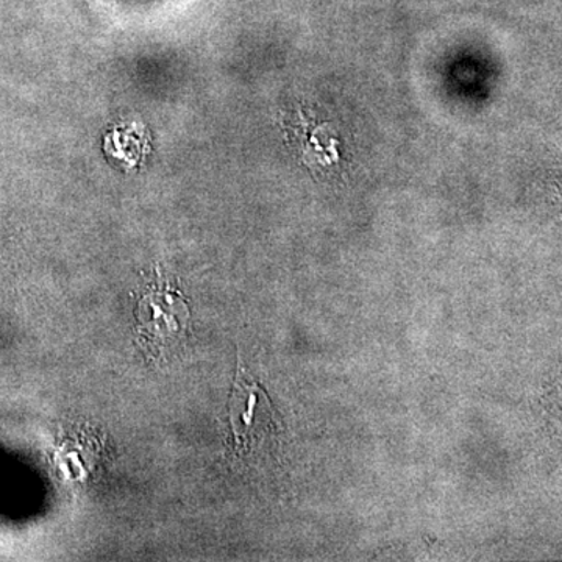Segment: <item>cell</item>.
<instances>
[{
	"label": "cell",
	"instance_id": "obj_1",
	"mask_svg": "<svg viewBox=\"0 0 562 562\" xmlns=\"http://www.w3.org/2000/svg\"><path fill=\"white\" fill-rule=\"evenodd\" d=\"M273 420L276 412L268 395L239 360L231 397V425L236 443L249 449L258 439L265 438Z\"/></svg>",
	"mask_w": 562,
	"mask_h": 562
},
{
	"label": "cell",
	"instance_id": "obj_2",
	"mask_svg": "<svg viewBox=\"0 0 562 562\" xmlns=\"http://www.w3.org/2000/svg\"><path fill=\"white\" fill-rule=\"evenodd\" d=\"M143 310L147 319L143 325L161 338H179L181 333L180 312L183 305L168 294H154L144 299Z\"/></svg>",
	"mask_w": 562,
	"mask_h": 562
}]
</instances>
